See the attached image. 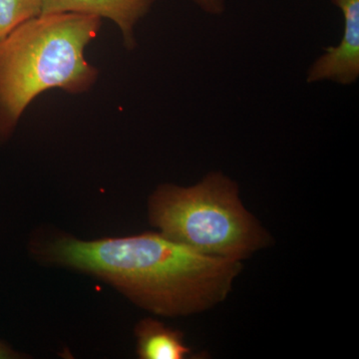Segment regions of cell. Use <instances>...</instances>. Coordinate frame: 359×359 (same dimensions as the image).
I'll return each mask as SVG.
<instances>
[{"label":"cell","instance_id":"cell-8","mask_svg":"<svg viewBox=\"0 0 359 359\" xmlns=\"http://www.w3.org/2000/svg\"><path fill=\"white\" fill-rule=\"evenodd\" d=\"M203 13L209 15H222L226 11V0H193Z\"/></svg>","mask_w":359,"mask_h":359},{"label":"cell","instance_id":"cell-7","mask_svg":"<svg viewBox=\"0 0 359 359\" xmlns=\"http://www.w3.org/2000/svg\"><path fill=\"white\" fill-rule=\"evenodd\" d=\"M41 15V0H0V42L16 27Z\"/></svg>","mask_w":359,"mask_h":359},{"label":"cell","instance_id":"cell-6","mask_svg":"<svg viewBox=\"0 0 359 359\" xmlns=\"http://www.w3.org/2000/svg\"><path fill=\"white\" fill-rule=\"evenodd\" d=\"M137 353L142 359L190 358L193 351L187 346L184 334L153 318L137 325Z\"/></svg>","mask_w":359,"mask_h":359},{"label":"cell","instance_id":"cell-1","mask_svg":"<svg viewBox=\"0 0 359 359\" xmlns=\"http://www.w3.org/2000/svg\"><path fill=\"white\" fill-rule=\"evenodd\" d=\"M47 254L112 283L140 308L170 318L216 308L244 268L243 262L205 256L159 231L92 242L63 238Z\"/></svg>","mask_w":359,"mask_h":359},{"label":"cell","instance_id":"cell-9","mask_svg":"<svg viewBox=\"0 0 359 359\" xmlns=\"http://www.w3.org/2000/svg\"><path fill=\"white\" fill-rule=\"evenodd\" d=\"M20 358V354L14 351L11 347L7 346L4 342L0 341V359H14Z\"/></svg>","mask_w":359,"mask_h":359},{"label":"cell","instance_id":"cell-2","mask_svg":"<svg viewBox=\"0 0 359 359\" xmlns=\"http://www.w3.org/2000/svg\"><path fill=\"white\" fill-rule=\"evenodd\" d=\"M101 18L82 13L41 14L0 42V141L6 140L33 99L60 88L87 91L98 71L84 51L98 34Z\"/></svg>","mask_w":359,"mask_h":359},{"label":"cell","instance_id":"cell-4","mask_svg":"<svg viewBox=\"0 0 359 359\" xmlns=\"http://www.w3.org/2000/svg\"><path fill=\"white\" fill-rule=\"evenodd\" d=\"M344 16V34L337 46L325 48L306 72L309 84L321 81L349 86L359 77V0H332Z\"/></svg>","mask_w":359,"mask_h":359},{"label":"cell","instance_id":"cell-3","mask_svg":"<svg viewBox=\"0 0 359 359\" xmlns=\"http://www.w3.org/2000/svg\"><path fill=\"white\" fill-rule=\"evenodd\" d=\"M148 215L165 237L205 256L244 262L273 244L243 204L237 182L222 171L209 172L192 186L158 187Z\"/></svg>","mask_w":359,"mask_h":359},{"label":"cell","instance_id":"cell-5","mask_svg":"<svg viewBox=\"0 0 359 359\" xmlns=\"http://www.w3.org/2000/svg\"><path fill=\"white\" fill-rule=\"evenodd\" d=\"M155 0H41V14L82 13L109 18L122 32L125 46H136L135 26L149 13Z\"/></svg>","mask_w":359,"mask_h":359}]
</instances>
